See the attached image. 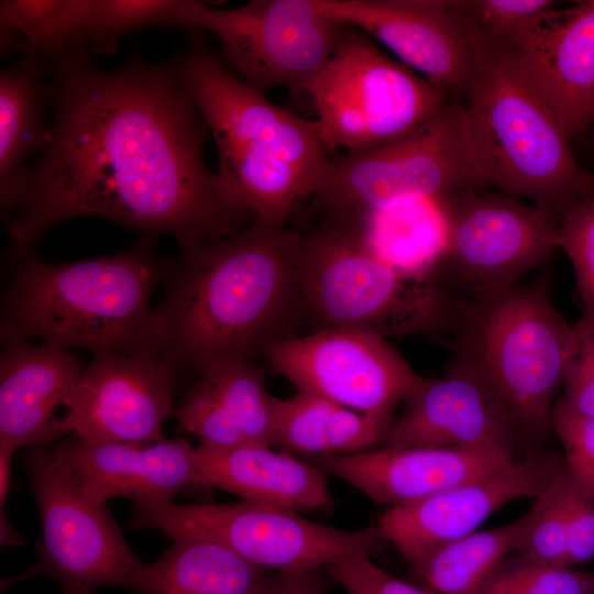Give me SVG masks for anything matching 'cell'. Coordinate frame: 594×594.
Listing matches in <instances>:
<instances>
[{
	"label": "cell",
	"instance_id": "obj_1",
	"mask_svg": "<svg viewBox=\"0 0 594 594\" xmlns=\"http://www.w3.org/2000/svg\"><path fill=\"white\" fill-rule=\"evenodd\" d=\"M51 70L52 142L6 219L16 248L77 217L168 233L178 245L232 238L254 219L208 168L209 131L173 59L154 65L134 53L108 72L78 46Z\"/></svg>",
	"mask_w": 594,
	"mask_h": 594
},
{
	"label": "cell",
	"instance_id": "obj_2",
	"mask_svg": "<svg viewBox=\"0 0 594 594\" xmlns=\"http://www.w3.org/2000/svg\"><path fill=\"white\" fill-rule=\"evenodd\" d=\"M304 256L305 234L256 219L232 238L179 245L155 307L163 356L198 372L292 337L305 309Z\"/></svg>",
	"mask_w": 594,
	"mask_h": 594
},
{
	"label": "cell",
	"instance_id": "obj_3",
	"mask_svg": "<svg viewBox=\"0 0 594 594\" xmlns=\"http://www.w3.org/2000/svg\"><path fill=\"white\" fill-rule=\"evenodd\" d=\"M2 296L3 344L40 338L94 354L163 356L154 289L173 257L160 256L150 235L130 249L69 263H51L30 249Z\"/></svg>",
	"mask_w": 594,
	"mask_h": 594
},
{
	"label": "cell",
	"instance_id": "obj_4",
	"mask_svg": "<svg viewBox=\"0 0 594 594\" xmlns=\"http://www.w3.org/2000/svg\"><path fill=\"white\" fill-rule=\"evenodd\" d=\"M173 61L215 141L226 195L254 219L286 227L294 205L320 191L334 167L318 121L267 100L198 33Z\"/></svg>",
	"mask_w": 594,
	"mask_h": 594
},
{
	"label": "cell",
	"instance_id": "obj_5",
	"mask_svg": "<svg viewBox=\"0 0 594 594\" xmlns=\"http://www.w3.org/2000/svg\"><path fill=\"white\" fill-rule=\"evenodd\" d=\"M465 94L466 128L487 186L554 217L594 187L557 117L504 55L480 47Z\"/></svg>",
	"mask_w": 594,
	"mask_h": 594
},
{
	"label": "cell",
	"instance_id": "obj_6",
	"mask_svg": "<svg viewBox=\"0 0 594 594\" xmlns=\"http://www.w3.org/2000/svg\"><path fill=\"white\" fill-rule=\"evenodd\" d=\"M464 322L460 359L493 389L518 431L551 429L572 324L544 282L477 292Z\"/></svg>",
	"mask_w": 594,
	"mask_h": 594
},
{
	"label": "cell",
	"instance_id": "obj_7",
	"mask_svg": "<svg viewBox=\"0 0 594 594\" xmlns=\"http://www.w3.org/2000/svg\"><path fill=\"white\" fill-rule=\"evenodd\" d=\"M305 309L322 328L382 338L439 332L455 308L435 276L403 273L376 257L349 228L323 223L305 235Z\"/></svg>",
	"mask_w": 594,
	"mask_h": 594
},
{
	"label": "cell",
	"instance_id": "obj_8",
	"mask_svg": "<svg viewBox=\"0 0 594 594\" xmlns=\"http://www.w3.org/2000/svg\"><path fill=\"white\" fill-rule=\"evenodd\" d=\"M487 186L466 129L464 105L449 102L411 133L348 153L314 195L324 222L349 224L373 211Z\"/></svg>",
	"mask_w": 594,
	"mask_h": 594
},
{
	"label": "cell",
	"instance_id": "obj_9",
	"mask_svg": "<svg viewBox=\"0 0 594 594\" xmlns=\"http://www.w3.org/2000/svg\"><path fill=\"white\" fill-rule=\"evenodd\" d=\"M305 92L328 152L360 153L398 140L450 102L443 88L385 55L350 25Z\"/></svg>",
	"mask_w": 594,
	"mask_h": 594
},
{
	"label": "cell",
	"instance_id": "obj_10",
	"mask_svg": "<svg viewBox=\"0 0 594 594\" xmlns=\"http://www.w3.org/2000/svg\"><path fill=\"white\" fill-rule=\"evenodd\" d=\"M26 472L41 522L37 559L1 582L45 576L63 594H94L100 586L128 591L143 565L123 538L106 503L94 499L77 475L45 446L24 448Z\"/></svg>",
	"mask_w": 594,
	"mask_h": 594
},
{
	"label": "cell",
	"instance_id": "obj_11",
	"mask_svg": "<svg viewBox=\"0 0 594 594\" xmlns=\"http://www.w3.org/2000/svg\"><path fill=\"white\" fill-rule=\"evenodd\" d=\"M130 527L172 539L216 541L275 572L327 568L355 556H374L387 543L378 527L345 530L299 513L241 499L228 504H167L135 508Z\"/></svg>",
	"mask_w": 594,
	"mask_h": 594
},
{
	"label": "cell",
	"instance_id": "obj_12",
	"mask_svg": "<svg viewBox=\"0 0 594 594\" xmlns=\"http://www.w3.org/2000/svg\"><path fill=\"white\" fill-rule=\"evenodd\" d=\"M179 25L215 35L224 64L262 94L306 91L348 29L316 0H251L231 9L185 0Z\"/></svg>",
	"mask_w": 594,
	"mask_h": 594
},
{
	"label": "cell",
	"instance_id": "obj_13",
	"mask_svg": "<svg viewBox=\"0 0 594 594\" xmlns=\"http://www.w3.org/2000/svg\"><path fill=\"white\" fill-rule=\"evenodd\" d=\"M263 354L299 392L366 415L386 429L395 408L422 380L385 338L360 330L321 328L279 340Z\"/></svg>",
	"mask_w": 594,
	"mask_h": 594
},
{
	"label": "cell",
	"instance_id": "obj_14",
	"mask_svg": "<svg viewBox=\"0 0 594 594\" xmlns=\"http://www.w3.org/2000/svg\"><path fill=\"white\" fill-rule=\"evenodd\" d=\"M449 240L443 264L477 292L516 285L544 265L556 244V217L508 194L462 193L442 198Z\"/></svg>",
	"mask_w": 594,
	"mask_h": 594
},
{
	"label": "cell",
	"instance_id": "obj_15",
	"mask_svg": "<svg viewBox=\"0 0 594 594\" xmlns=\"http://www.w3.org/2000/svg\"><path fill=\"white\" fill-rule=\"evenodd\" d=\"M176 367L164 356L95 354L82 369L56 418L53 439L74 435L88 441H161L165 420L175 414Z\"/></svg>",
	"mask_w": 594,
	"mask_h": 594
},
{
	"label": "cell",
	"instance_id": "obj_16",
	"mask_svg": "<svg viewBox=\"0 0 594 594\" xmlns=\"http://www.w3.org/2000/svg\"><path fill=\"white\" fill-rule=\"evenodd\" d=\"M329 19L378 40L447 92H465L479 44L455 0H316Z\"/></svg>",
	"mask_w": 594,
	"mask_h": 594
},
{
	"label": "cell",
	"instance_id": "obj_17",
	"mask_svg": "<svg viewBox=\"0 0 594 594\" xmlns=\"http://www.w3.org/2000/svg\"><path fill=\"white\" fill-rule=\"evenodd\" d=\"M561 469L560 455L528 454L504 470L409 505L388 507L377 527L411 565L432 549L477 531L507 503L536 497Z\"/></svg>",
	"mask_w": 594,
	"mask_h": 594
},
{
	"label": "cell",
	"instance_id": "obj_18",
	"mask_svg": "<svg viewBox=\"0 0 594 594\" xmlns=\"http://www.w3.org/2000/svg\"><path fill=\"white\" fill-rule=\"evenodd\" d=\"M490 50L534 87L570 140L594 122V0L554 7Z\"/></svg>",
	"mask_w": 594,
	"mask_h": 594
},
{
	"label": "cell",
	"instance_id": "obj_19",
	"mask_svg": "<svg viewBox=\"0 0 594 594\" xmlns=\"http://www.w3.org/2000/svg\"><path fill=\"white\" fill-rule=\"evenodd\" d=\"M392 422L382 447H436L508 451L520 435L483 377L465 361L443 377H422Z\"/></svg>",
	"mask_w": 594,
	"mask_h": 594
},
{
	"label": "cell",
	"instance_id": "obj_20",
	"mask_svg": "<svg viewBox=\"0 0 594 594\" xmlns=\"http://www.w3.org/2000/svg\"><path fill=\"white\" fill-rule=\"evenodd\" d=\"M96 501L130 498L135 508L158 506L202 484L197 447L184 439L152 443L88 441L69 435L54 448Z\"/></svg>",
	"mask_w": 594,
	"mask_h": 594
},
{
	"label": "cell",
	"instance_id": "obj_21",
	"mask_svg": "<svg viewBox=\"0 0 594 594\" xmlns=\"http://www.w3.org/2000/svg\"><path fill=\"white\" fill-rule=\"evenodd\" d=\"M519 458L508 451L382 447L318 457L316 462L326 474L349 483L373 502L397 507L504 470Z\"/></svg>",
	"mask_w": 594,
	"mask_h": 594
},
{
	"label": "cell",
	"instance_id": "obj_22",
	"mask_svg": "<svg viewBox=\"0 0 594 594\" xmlns=\"http://www.w3.org/2000/svg\"><path fill=\"white\" fill-rule=\"evenodd\" d=\"M174 416L200 447L228 449L246 443L274 446L276 397L265 388L252 359L212 362L198 372Z\"/></svg>",
	"mask_w": 594,
	"mask_h": 594
},
{
	"label": "cell",
	"instance_id": "obj_23",
	"mask_svg": "<svg viewBox=\"0 0 594 594\" xmlns=\"http://www.w3.org/2000/svg\"><path fill=\"white\" fill-rule=\"evenodd\" d=\"M66 348L47 341L3 344L0 356V446H46L55 410L66 407L82 371Z\"/></svg>",
	"mask_w": 594,
	"mask_h": 594
},
{
	"label": "cell",
	"instance_id": "obj_24",
	"mask_svg": "<svg viewBox=\"0 0 594 594\" xmlns=\"http://www.w3.org/2000/svg\"><path fill=\"white\" fill-rule=\"evenodd\" d=\"M272 446L246 443L228 449L198 446L204 485L216 486L241 499L309 512L328 507L331 495L326 473Z\"/></svg>",
	"mask_w": 594,
	"mask_h": 594
},
{
	"label": "cell",
	"instance_id": "obj_25",
	"mask_svg": "<svg viewBox=\"0 0 594 594\" xmlns=\"http://www.w3.org/2000/svg\"><path fill=\"white\" fill-rule=\"evenodd\" d=\"M265 569L202 538H175L154 562L143 563L134 594H258Z\"/></svg>",
	"mask_w": 594,
	"mask_h": 594
},
{
	"label": "cell",
	"instance_id": "obj_26",
	"mask_svg": "<svg viewBox=\"0 0 594 594\" xmlns=\"http://www.w3.org/2000/svg\"><path fill=\"white\" fill-rule=\"evenodd\" d=\"M381 261L410 275L435 276L449 240L442 198L416 200L364 215L349 224Z\"/></svg>",
	"mask_w": 594,
	"mask_h": 594
},
{
	"label": "cell",
	"instance_id": "obj_27",
	"mask_svg": "<svg viewBox=\"0 0 594 594\" xmlns=\"http://www.w3.org/2000/svg\"><path fill=\"white\" fill-rule=\"evenodd\" d=\"M40 62L23 57L0 74V206L7 218L28 172L25 160L52 142L44 123L47 85L41 81Z\"/></svg>",
	"mask_w": 594,
	"mask_h": 594
},
{
	"label": "cell",
	"instance_id": "obj_28",
	"mask_svg": "<svg viewBox=\"0 0 594 594\" xmlns=\"http://www.w3.org/2000/svg\"><path fill=\"white\" fill-rule=\"evenodd\" d=\"M375 419L321 396L299 392L275 400L274 446L318 457L351 454L382 442Z\"/></svg>",
	"mask_w": 594,
	"mask_h": 594
},
{
	"label": "cell",
	"instance_id": "obj_29",
	"mask_svg": "<svg viewBox=\"0 0 594 594\" xmlns=\"http://www.w3.org/2000/svg\"><path fill=\"white\" fill-rule=\"evenodd\" d=\"M524 516L493 529L472 532L437 547L410 565L433 594H473L510 554L517 551Z\"/></svg>",
	"mask_w": 594,
	"mask_h": 594
},
{
	"label": "cell",
	"instance_id": "obj_30",
	"mask_svg": "<svg viewBox=\"0 0 594 594\" xmlns=\"http://www.w3.org/2000/svg\"><path fill=\"white\" fill-rule=\"evenodd\" d=\"M92 0H2V51H22L41 64L74 47L84 37Z\"/></svg>",
	"mask_w": 594,
	"mask_h": 594
},
{
	"label": "cell",
	"instance_id": "obj_31",
	"mask_svg": "<svg viewBox=\"0 0 594 594\" xmlns=\"http://www.w3.org/2000/svg\"><path fill=\"white\" fill-rule=\"evenodd\" d=\"M573 492L574 486L562 465L522 515L524 528L516 554L563 566Z\"/></svg>",
	"mask_w": 594,
	"mask_h": 594
},
{
	"label": "cell",
	"instance_id": "obj_32",
	"mask_svg": "<svg viewBox=\"0 0 594 594\" xmlns=\"http://www.w3.org/2000/svg\"><path fill=\"white\" fill-rule=\"evenodd\" d=\"M185 0H92L85 46L112 53L128 33L147 26H178Z\"/></svg>",
	"mask_w": 594,
	"mask_h": 594
},
{
	"label": "cell",
	"instance_id": "obj_33",
	"mask_svg": "<svg viewBox=\"0 0 594 594\" xmlns=\"http://www.w3.org/2000/svg\"><path fill=\"white\" fill-rule=\"evenodd\" d=\"M594 572L508 557L473 594H593Z\"/></svg>",
	"mask_w": 594,
	"mask_h": 594
},
{
	"label": "cell",
	"instance_id": "obj_34",
	"mask_svg": "<svg viewBox=\"0 0 594 594\" xmlns=\"http://www.w3.org/2000/svg\"><path fill=\"white\" fill-rule=\"evenodd\" d=\"M556 244L573 266L582 316L594 318V187L557 215Z\"/></svg>",
	"mask_w": 594,
	"mask_h": 594
},
{
	"label": "cell",
	"instance_id": "obj_35",
	"mask_svg": "<svg viewBox=\"0 0 594 594\" xmlns=\"http://www.w3.org/2000/svg\"><path fill=\"white\" fill-rule=\"evenodd\" d=\"M479 47L496 48L557 6L551 0H457Z\"/></svg>",
	"mask_w": 594,
	"mask_h": 594
},
{
	"label": "cell",
	"instance_id": "obj_36",
	"mask_svg": "<svg viewBox=\"0 0 594 594\" xmlns=\"http://www.w3.org/2000/svg\"><path fill=\"white\" fill-rule=\"evenodd\" d=\"M551 430L563 449L564 472L578 490L594 498V418L571 410L559 399Z\"/></svg>",
	"mask_w": 594,
	"mask_h": 594
},
{
	"label": "cell",
	"instance_id": "obj_37",
	"mask_svg": "<svg viewBox=\"0 0 594 594\" xmlns=\"http://www.w3.org/2000/svg\"><path fill=\"white\" fill-rule=\"evenodd\" d=\"M559 398L571 410L594 418V318L572 324V339Z\"/></svg>",
	"mask_w": 594,
	"mask_h": 594
},
{
	"label": "cell",
	"instance_id": "obj_38",
	"mask_svg": "<svg viewBox=\"0 0 594 594\" xmlns=\"http://www.w3.org/2000/svg\"><path fill=\"white\" fill-rule=\"evenodd\" d=\"M326 569L348 594H433L389 574L370 556L348 558Z\"/></svg>",
	"mask_w": 594,
	"mask_h": 594
},
{
	"label": "cell",
	"instance_id": "obj_39",
	"mask_svg": "<svg viewBox=\"0 0 594 594\" xmlns=\"http://www.w3.org/2000/svg\"><path fill=\"white\" fill-rule=\"evenodd\" d=\"M593 558L594 498L574 486L563 566L576 568Z\"/></svg>",
	"mask_w": 594,
	"mask_h": 594
},
{
	"label": "cell",
	"instance_id": "obj_40",
	"mask_svg": "<svg viewBox=\"0 0 594 594\" xmlns=\"http://www.w3.org/2000/svg\"><path fill=\"white\" fill-rule=\"evenodd\" d=\"M321 569L268 574L258 594H326Z\"/></svg>",
	"mask_w": 594,
	"mask_h": 594
},
{
	"label": "cell",
	"instance_id": "obj_41",
	"mask_svg": "<svg viewBox=\"0 0 594 594\" xmlns=\"http://www.w3.org/2000/svg\"><path fill=\"white\" fill-rule=\"evenodd\" d=\"M593 594H594V592H593Z\"/></svg>",
	"mask_w": 594,
	"mask_h": 594
}]
</instances>
